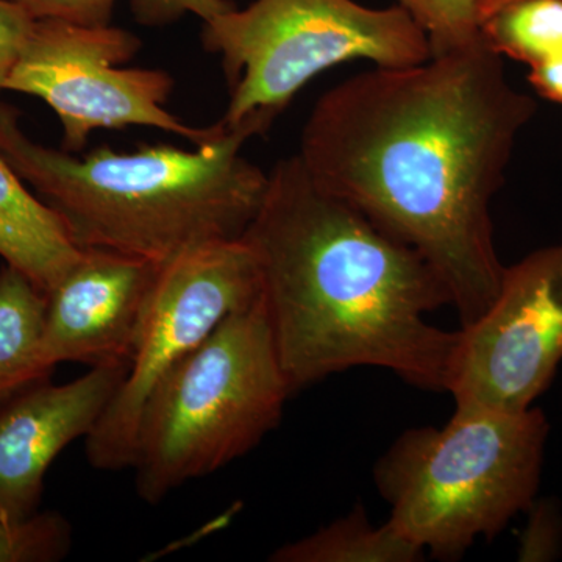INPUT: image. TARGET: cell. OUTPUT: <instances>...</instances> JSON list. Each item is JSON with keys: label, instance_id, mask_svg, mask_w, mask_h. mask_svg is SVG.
I'll use <instances>...</instances> for the list:
<instances>
[{"label": "cell", "instance_id": "obj_1", "mask_svg": "<svg viewBox=\"0 0 562 562\" xmlns=\"http://www.w3.org/2000/svg\"><path fill=\"white\" fill-rule=\"evenodd\" d=\"M535 113L482 35L336 85L314 105L297 157L322 188L431 266L462 327L501 290L492 199Z\"/></svg>", "mask_w": 562, "mask_h": 562}, {"label": "cell", "instance_id": "obj_2", "mask_svg": "<svg viewBox=\"0 0 562 562\" xmlns=\"http://www.w3.org/2000/svg\"><path fill=\"white\" fill-rule=\"evenodd\" d=\"M268 190L243 235L292 394L355 368L394 372L446 392L457 331L428 314L450 305L430 265L322 188L297 155L268 173Z\"/></svg>", "mask_w": 562, "mask_h": 562}, {"label": "cell", "instance_id": "obj_3", "mask_svg": "<svg viewBox=\"0 0 562 562\" xmlns=\"http://www.w3.org/2000/svg\"><path fill=\"white\" fill-rule=\"evenodd\" d=\"M246 140L222 127L192 150L158 144L69 154L33 140L20 111L0 102V155L60 216L72 241L155 265L243 238L269 181L241 154Z\"/></svg>", "mask_w": 562, "mask_h": 562}, {"label": "cell", "instance_id": "obj_4", "mask_svg": "<svg viewBox=\"0 0 562 562\" xmlns=\"http://www.w3.org/2000/svg\"><path fill=\"white\" fill-rule=\"evenodd\" d=\"M549 420L541 409L457 408L441 428L403 432L373 469L387 522L439 560L461 558L528 512L541 484Z\"/></svg>", "mask_w": 562, "mask_h": 562}, {"label": "cell", "instance_id": "obj_5", "mask_svg": "<svg viewBox=\"0 0 562 562\" xmlns=\"http://www.w3.org/2000/svg\"><path fill=\"white\" fill-rule=\"evenodd\" d=\"M291 394L260 295L222 321L151 394L133 453L136 494L157 505L251 452L276 430Z\"/></svg>", "mask_w": 562, "mask_h": 562}, {"label": "cell", "instance_id": "obj_6", "mask_svg": "<svg viewBox=\"0 0 562 562\" xmlns=\"http://www.w3.org/2000/svg\"><path fill=\"white\" fill-rule=\"evenodd\" d=\"M202 44L221 58L231 94L220 124L247 139L271 131L324 70L353 60L402 68L432 57L427 33L408 11L355 0H255L203 22Z\"/></svg>", "mask_w": 562, "mask_h": 562}, {"label": "cell", "instance_id": "obj_7", "mask_svg": "<svg viewBox=\"0 0 562 562\" xmlns=\"http://www.w3.org/2000/svg\"><path fill=\"white\" fill-rule=\"evenodd\" d=\"M140 49L133 33L106 25L35 21L3 91L33 95L54 110L63 127V150L83 154L91 133L140 125L194 143L220 135L183 124L165 109L173 79L166 70L120 68Z\"/></svg>", "mask_w": 562, "mask_h": 562}, {"label": "cell", "instance_id": "obj_8", "mask_svg": "<svg viewBox=\"0 0 562 562\" xmlns=\"http://www.w3.org/2000/svg\"><path fill=\"white\" fill-rule=\"evenodd\" d=\"M260 295L257 260L243 238L194 247L162 262L127 375L85 438L92 468H132L140 416L154 391L222 321Z\"/></svg>", "mask_w": 562, "mask_h": 562}, {"label": "cell", "instance_id": "obj_9", "mask_svg": "<svg viewBox=\"0 0 562 562\" xmlns=\"http://www.w3.org/2000/svg\"><path fill=\"white\" fill-rule=\"evenodd\" d=\"M562 364V239L503 272L486 312L457 331L446 392L457 408L519 413Z\"/></svg>", "mask_w": 562, "mask_h": 562}, {"label": "cell", "instance_id": "obj_10", "mask_svg": "<svg viewBox=\"0 0 562 562\" xmlns=\"http://www.w3.org/2000/svg\"><path fill=\"white\" fill-rule=\"evenodd\" d=\"M161 265L131 255L83 249L47 294L41 361L90 368L131 364Z\"/></svg>", "mask_w": 562, "mask_h": 562}, {"label": "cell", "instance_id": "obj_11", "mask_svg": "<svg viewBox=\"0 0 562 562\" xmlns=\"http://www.w3.org/2000/svg\"><path fill=\"white\" fill-rule=\"evenodd\" d=\"M128 366H98L65 384L44 380L0 408V516L22 520L38 513L52 462L90 435Z\"/></svg>", "mask_w": 562, "mask_h": 562}, {"label": "cell", "instance_id": "obj_12", "mask_svg": "<svg viewBox=\"0 0 562 562\" xmlns=\"http://www.w3.org/2000/svg\"><path fill=\"white\" fill-rule=\"evenodd\" d=\"M81 255L60 216L0 155V258L47 295Z\"/></svg>", "mask_w": 562, "mask_h": 562}, {"label": "cell", "instance_id": "obj_13", "mask_svg": "<svg viewBox=\"0 0 562 562\" xmlns=\"http://www.w3.org/2000/svg\"><path fill=\"white\" fill-rule=\"evenodd\" d=\"M46 310L47 295L24 273L0 269V408L54 373L41 361Z\"/></svg>", "mask_w": 562, "mask_h": 562}, {"label": "cell", "instance_id": "obj_14", "mask_svg": "<svg viewBox=\"0 0 562 562\" xmlns=\"http://www.w3.org/2000/svg\"><path fill=\"white\" fill-rule=\"evenodd\" d=\"M424 550L403 538L390 522L371 524L364 508L328 524L299 541L284 543L271 554L273 562H417Z\"/></svg>", "mask_w": 562, "mask_h": 562}, {"label": "cell", "instance_id": "obj_15", "mask_svg": "<svg viewBox=\"0 0 562 562\" xmlns=\"http://www.w3.org/2000/svg\"><path fill=\"white\" fill-rule=\"evenodd\" d=\"M480 31L502 57L531 68L562 49V0H516L491 14Z\"/></svg>", "mask_w": 562, "mask_h": 562}, {"label": "cell", "instance_id": "obj_16", "mask_svg": "<svg viewBox=\"0 0 562 562\" xmlns=\"http://www.w3.org/2000/svg\"><path fill=\"white\" fill-rule=\"evenodd\" d=\"M72 547V527L61 514L36 513L27 519L0 516V562L61 561Z\"/></svg>", "mask_w": 562, "mask_h": 562}, {"label": "cell", "instance_id": "obj_17", "mask_svg": "<svg viewBox=\"0 0 562 562\" xmlns=\"http://www.w3.org/2000/svg\"><path fill=\"white\" fill-rule=\"evenodd\" d=\"M430 40L432 55L462 49L482 38L476 0H395Z\"/></svg>", "mask_w": 562, "mask_h": 562}, {"label": "cell", "instance_id": "obj_18", "mask_svg": "<svg viewBox=\"0 0 562 562\" xmlns=\"http://www.w3.org/2000/svg\"><path fill=\"white\" fill-rule=\"evenodd\" d=\"M33 21H66L81 25L110 24L116 0H10Z\"/></svg>", "mask_w": 562, "mask_h": 562}, {"label": "cell", "instance_id": "obj_19", "mask_svg": "<svg viewBox=\"0 0 562 562\" xmlns=\"http://www.w3.org/2000/svg\"><path fill=\"white\" fill-rule=\"evenodd\" d=\"M235 9L231 0H132V10L139 24L160 27L192 13L203 22L214 20Z\"/></svg>", "mask_w": 562, "mask_h": 562}, {"label": "cell", "instance_id": "obj_20", "mask_svg": "<svg viewBox=\"0 0 562 562\" xmlns=\"http://www.w3.org/2000/svg\"><path fill=\"white\" fill-rule=\"evenodd\" d=\"M35 21L10 0H0V91L16 65Z\"/></svg>", "mask_w": 562, "mask_h": 562}, {"label": "cell", "instance_id": "obj_21", "mask_svg": "<svg viewBox=\"0 0 562 562\" xmlns=\"http://www.w3.org/2000/svg\"><path fill=\"white\" fill-rule=\"evenodd\" d=\"M530 522L525 530L520 560L546 561L557 554L560 546V519L549 503H532Z\"/></svg>", "mask_w": 562, "mask_h": 562}, {"label": "cell", "instance_id": "obj_22", "mask_svg": "<svg viewBox=\"0 0 562 562\" xmlns=\"http://www.w3.org/2000/svg\"><path fill=\"white\" fill-rule=\"evenodd\" d=\"M530 81L542 98L562 105V49L531 66Z\"/></svg>", "mask_w": 562, "mask_h": 562}, {"label": "cell", "instance_id": "obj_23", "mask_svg": "<svg viewBox=\"0 0 562 562\" xmlns=\"http://www.w3.org/2000/svg\"><path fill=\"white\" fill-rule=\"evenodd\" d=\"M516 2V0H476V13H479L480 25L486 21L495 11L503 9L508 3Z\"/></svg>", "mask_w": 562, "mask_h": 562}]
</instances>
